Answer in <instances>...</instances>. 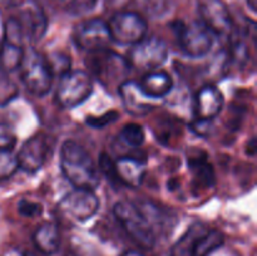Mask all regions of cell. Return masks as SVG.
Returning <instances> with one entry per match:
<instances>
[{
    "mask_svg": "<svg viewBox=\"0 0 257 256\" xmlns=\"http://www.w3.org/2000/svg\"><path fill=\"white\" fill-rule=\"evenodd\" d=\"M23 256H35V255L33 252H30V251H28V252L23 253Z\"/></svg>",
    "mask_w": 257,
    "mask_h": 256,
    "instance_id": "836d02e7",
    "label": "cell"
},
{
    "mask_svg": "<svg viewBox=\"0 0 257 256\" xmlns=\"http://www.w3.org/2000/svg\"><path fill=\"white\" fill-rule=\"evenodd\" d=\"M120 137L127 145L132 147H140L145 142V131L137 123H128L123 127Z\"/></svg>",
    "mask_w": 257,
    "mask_h": 256,
    "instance_id": "603a6c76",
    "label": "cell"
},
{
    "mask_svg": "<svg viewBox=\"0 0 257 256\" xmlns=\"http://www.w3.org/2000/svg\"><path fill=\"white\" fill-rule=\"evenodd\" d=\"M24 47L3 40L2 45H0V69L7 73L19 69L23 57H24Z\"/></svg>",
    "mask_w": 257,
    "mask_h": 256,
    "instance_id": "ffe728a7",
    "label": "cell"
},
{
    "mask_svg": "<svg viewBox=\"0 0 257 256\" xmlns=\"http://www.w3.org/2000/svg\"><path fill=\"white\" fill-rule=\"evenodd\" d=\"M206 226L200 222H196L188 228L185 232V235L173 245L171 248V256H191V251H192L193 242L195 238L197 237L198 233L205 228Z\"/></svg>",
    "mask_w": 257,
    "mask_h": 256,
    "instance_id": "44dd1931",
    "label": "cell"
},
{
    "mask_svg": "<svg viewBox=\"0 0 257 256\" xmlns=\"http://www.w3.org/2000/svg\"><path fill=\"white\" fill-rule=\"evenodd\" d=\"M118 93L122 98L124 109L136 117L148 114L157 107V99L148 97L142 90L140 83L133 80H125L122 83L118 88Z\"/></svg>",
    "mask_w": 257,
    "mask_h": 256,
    "instance_id": "4fadbf2b",
    "label": "cell"
},
{
    "mask_svg": "<svg viewBox=\"0 0 257 256\" xmlns=\"http://www.w3.org/2000/svg\"><path fill=\"white\" fill-rule=\"evenodd\" d=\"M89 58L88 63L93 74L104 87H117L118 89L127 80L131 65L125 58L108 49L90 52Z\"/></svg>",
    "mask_w": 257,
    "mask_h": 256,
    "instance_id": "277c9868",
    "label": "cell"
},
{
    "mask_svg": "<svg viewBox=\"0 0 257 256\" xmlns=\"http://www.w3.org/2000/svg\"><path fill=\"white\" fill-rule=\"evenodd\" d=\"M97 2L98 0H70L67 5V12L74 17H80L92 12L97 5Z\"/></svg>",
    "mask_w": 257,
    "mask_h": 256,
    "instance_id": "d4e9b609",
    "label": "cell"
},
{
    "mask_svg": "<svg viewBox=\"0 0 257 256\" xmlns=\"http://www.w3.org/2000/svg\"><path fill=\"white\" fill-rule=\"evenodd\" d=\"M18 170V163L15 156L12 152L0 151V178H8Z\"/></svg>",
    "mask_w": 257,
    "mask_h": 256,
    "instance_id": "484cf974",
    "label": "cell"
},
{
    "mask_svg": "<svg viewBox=\"0 0 257 256\" xmlns=\"http://www.w3.org/2000/svg\"><path fill=\"white\" fill-rule=\"evenodd\" d=\"M118 182L137 188L146 175V162L135 157H120L114 162Z\"/></svg>",
    "mask_w": 257,
    "mask_h": 256,
    "instance_id": "2e32d148",
    "label": "cell"
},
{
    "mask_svg": "<svg viewBox=\"0 0 257 256\" xmlns=\"http://www.w3.org/2000/svg\"><path fill=\"white\" fill-rule=\"evenodd\" d=\"M201 22L213 35H227L232 32L233 22L222 0H206L200 5Z\"/></svg>",
    "mask_w": 257,
    "mask_h": 256,
    "instance_id": "7c38bea8",
    "label": "cell"
},
{
    "mask_svg": "<svg viewBox=\"0 0 257 256\" xmlns=\"http://www.w3.org/2000/svg\"><path fill=\"white\" fill-rule=\"evenodd\" d=\"M225 243V235L216 228L205 227L193 242L191 256H210Z\"/></svg>",
    "mask_w": 257,
    "mask_h": 256,
    "instance_id": "d6986e66",
    "label": "cell"
},
{
    "mask_svg": "<svg viewBox=\"0 0 257 256\" xmlns=\"http://www.w3.org/2000/svg\"><path fill=\"white\" fill-rule=\"evenodd\" d=\"M107 24L112 42L120 45H135L146 38L147 33L146 20L133 12L117 13Z\"/></svg>",
    "mask_w": 257,
    "mask_h": 256,
    "instance_id": "52a82bcc",
    "label": "cell"
},
{
    "mask_svg": "<svg viewBox=\"0 0 257 256\" xmlns=\"http://www.w3.org/2000/svg\"><path fill=\"white\" fill-rule=\"evenodd\" d=\"M157 207L143 202H118L114 206V215L127 235L140 247L151 250L156 245V233L153 230V218L157 217Z\"/></svg>",
    "mask_w": 257,
    "mask_h": 256,
    "instance_id": "6da1fadb",
    "label": "cell"
},
{
    "mask_svg": "<svg viewBox=\"0 0 257 256\" xmlns=\"http://www.w3.org/2000/svg\"><path fill=\"white\" fill-rule=\"evenodd\" d=\"M122 256H145V255L141 252H138V251H136V250H128V251H125Z\"/></svg>",
    "mask_w": 257,
    "mask_h": 256,
    "instance_id": "1f68e13d",
    "label": "cell"
},
{
    "mask_svg": "<svg viewBox=\"0 0 257 256\" xmlns=\"http://www.w3.org/2000/svg\"><path fill=\"white\" fill-rule=\"evenodd\" d=\"M17 145V136L5 123H0V151L12 152Z\"/></svg>",
    "mask_w": 257,
    "mask_h": 256,
    "instance_id": "4316f807",
    "label": "cell"
},
{
    "mask_svg": "<svg viewBox=\"0 0 257 256\" xmlns=\"http://www.w3.org/2000/svg\"><path fill=\"white\" fill-rule=\"evenodd\" d=\"M94 85L90 75L84 70H68L60 75L55 100L65 109L83 104L92 95Z\"/></svg>",
    "mask_w": 257,
    "mask_h": 256,
    "instance_id": "5b68a950",
    "label": "cell"
},
{
    "mask_svg": "<svg viewBox=\"0 0 257 256\" xmlns=\"http://www.w3.org/2000/svg\"><path fill=\"white\" fill-rule=\"evenodd\" d=\"M18 211L25 217H37L43 212V206L38 202H33L29 200H20L18 203Z\"/></svg>",
    "mask_w": 257,
    "mask_h": 256,
    "instance_id": "f1b7e54d",
    "label": "cell"
},
{
    "mask_svg": "<svg viewBox=\"0 0 257 256\" xmlns=\"http://www.w3.org/2000/svg\"><path fill=\"white\" fill-rule=\"evenodd\" d=\"M168 57V48L165 40L160 38H143L132 45L127 60L131 67L145 70H157L165 64Z\"/></svg>",
    "mask_w": 257,
    "mask_h": 256,
    "instance_id": "ba28073f",
    "label": "cell"
},
{
    "mask_svg": "<svg viewBox=\"0 0 257 256\" xmlns=\"http://www.w3.org/2000/svg\"><path fill=\"white\" fill-rule=\"evenodd\" d=\"M60 168L74 188L94 191L100 183L97 163L92 156L74 141H65L60 148Z\"/></svg>",
    "mask_w": 257,
    "mask_h": 256,
    "instance_id": "7a4b0ae2",
    "label": "cell"
},
{
    "mask_svg": "<svg viewBox=\"0 0 257 256\" xmlns=\"http://www.w3.org/2000/svg\"><path fill=\"white\" fill-rule=\"evenodd\" d=\"M140 85L148 97L153 98V99H161L172 90L173 80L166 72L152 70L143 77Z\"/></svg>",
    "mask_w": 257,
    "mask_h": 256,
    "instance_id": "e0dca14e",
    "label": "cell"
},
{
    "mask_svg": "<svg viewBox=\"0 0 257 256\" xmlns=\"http://www.w3.org/2000/svg\"><path fill=\"white\" fill-rule=\"evenodd\" d=\"M58 210L77 221H87L99 210V198L92 190L73 188L60 201Z\"/></svg>",
    "mask_w": 257,
    "mask_h": 256,
    "instance_id": "9c48e42d",
    "label": "cell"
},
{
    "mask_svg": "<svg viewBox=\"0 0 257 256\" xmlns=\"http://www.w3.org/2000/svg\"><path fill=\"white\" fill-rule=\"evenodd\" d=\"M247 4L250 5L251 10L252 12H256L257 10V0H247Z\"/></svg>",
    "mask_w": 257,
    "mask_h": 256,
    "instance_id": "d6a6232c",
    "label": "cell"
},
{
    "mask_svg": "<svg viewBox=\"0 0 257 256\" xmlns=\"http://www.w3.org/2000/svg\"><path fill=\"white\" fill-rule=\"evenodd\" d=\"M18 95V87L8 77V73L0 69V107L7 105Z\"/></svg>",
    "mask_w": 257,
    "mask_h": 256,
    "instance_id": "cb8c5ba5",
    "label": "cell"
},
{
    "mask_svg": "<svg viewBox=\"0 0 257 256\" xmlns=\"http://www.w3.org/2000/svg\"><path fill=\"white\" fill-rule=\"evenodd\" d=\"M20 69V79L32 94L43 97L50 90L53 84V73L47 58L43 57L34 48L24 52Z\"/></svg>",
    "mask_w": 257,
    "mask_h": 256,
    "instance_id": "3957f363",
    "label": "cell"
},
{
    "mask_svg": "<svg viewBox=\"0 0 257 256\" xmlns=\"http://www.w3.org/2000/svg\"><path fill=\"white\" fill-rule=\"evenodd\" d=\"M17 20L22 28L24 39L32 43L39 42L47 32V17L40 7L33 2H27L22 5Z\"/></svg>",
    "mask_w": 257,
    "mask_h": 256,
    "instance_id": "5bb4252c",
    "label": "cell"
},
{
    "mask_svg": "<svg viewBox=\"0 0 257 256\" xmlns=\"http://www.w3.org/2000/svg\"><path fill=\"white\" fill-rule=\"evenodd\" d=\"M99 167L102 172L107 176L109 180L117 181V176H115V168H114V161L109 157L107 153H102L99 156Z\"/></svg>",
    "mask_w": 257,
    "mask_h": 256,
    "instance_id": "4dcf8cb0",
    "label": "cell"
},
{
    "mask_svg": "<svg viewBox=\"0 0 257 256\" xmlns=\"http://www.w3.org/2000/svg\"><path fill=\"white\" fill-rule=\"evenodd\" d=\"M119 114L115 110H110V112L105 113V114L100 115V117H89L87 119V123L93 128H103L105 125L110 124V123L115 122L118 119Z\"/></svg>",
    "mask_w": 257,
    "mask_h": 256,
    "instance_id": "f546056e",
    "label": "cell"
},
{
    "mask_svg": "<svg viewBox=\"0 0 257 256\" xmlns=\"http://www.w3.org/2000/svg\"><path fill=\"white\" fill-rule=\"evenodd\" d=\"M73 38L78 47L88 52L107 49L108 45L112 43L107 22L98 18L84 20L78 24Z\"/></svg>",
    "mask_w": 257,
    "mask_h": 256,
    "instance_id": "30bf717a",
    "label": "cell"
},
{
    "mask_svg": "<svg viewBox=\"0 0 257 256\" xmlns=\"http://www.w3.org/2000/svg\"><path fill=\"white\" fill-rule=\"evenodd\" d=\"M33 242L38 251L44 255H53L60 246L59 228L53 222L42 223L33 235Z\"/></svg>",
    "mask_w": 257,
    "mask_h": 256,
    "instance_id": "ac0fdd59",
    "label": "cell"
},
{
    "mask_svg": "<svg viewBox=\"0 0 257 256\" xmlns=\"http://www.w3.org/2000/svg\"><path fill=\"white\" fill-rule=\"evenodd\" d=\"M190 167L198 187L200 186L210 187L215 183V173H213L212 166L208 165L205 160H190Z\"/></svg>",
    "mask_w": 257,
    "mask_h": 256,
    "instance_id": "7402d4cb",
    "label": "cell"
},
{
    "mask_svg": "<svg viewBox=\"0 0 257 256\" xmlns=\"http://www.w3.org/2000/svg\"><path fill=\"white\" fill-rule=\"evenodd\" d=\"M48 155L47 137L43 133H38L30 137L19 152L17 153L18 168L28 173H35L43 167Z\"/></svg>",
    "mask_w": 257,
    "mask_h": 256,
    "instance_id": "8fae6325",
    "label": "cell"
},
{
    "mask_svg": "<svg viewBox=\"0 0 257 256\" xmlns=\"http://www.w3.org/2000/svg\"><path fill=\"white\" fill-rule=\"evenodd\" d=\"M175 27L178 44L187 57L202 58L210 52L213 44V33L201 20L191 24L176 22Z\"/></svg>",
    "mask_w": 257,
    "mask_h": 256,
    "instance_id": "8992f818",
    "label": "cell"
},
{
    "mask_svg": "<svg viewBox=\"0 0 257 256\" xmlns=\"http://www.w3.org/2000/svg\"><path fill=\"white\" fill-rule=\"evenodd\" d=\"M225 99L215 85H206L198 90L195 100V115L198 122H210L222 112Z\"/></svg>",
    "mask_w": 257,
    "mask_h": 256,
    "instance_id": "9a60e30c",
    "label": "cell"
},
{
    "mask_svg": "<svg viewBox=\"0 0 257 256\" xmlns=\"http://www.w3.org/2000/svg\"><path fill=\"white\" fill-rule=\"evenodd\" d=\"M47 62L49 64L50 70H52L53 75L57 72H59V74H64L68 70H70V62L69 58L64 54H60V53H57L53 58H47Z\"/></svg>",
    "mask_w": 257,
    "mask_h": 256,
    "instance_id": "83f0119b",
    "label": "cell"
}]
</instances>
